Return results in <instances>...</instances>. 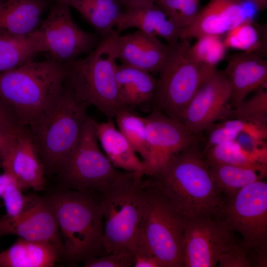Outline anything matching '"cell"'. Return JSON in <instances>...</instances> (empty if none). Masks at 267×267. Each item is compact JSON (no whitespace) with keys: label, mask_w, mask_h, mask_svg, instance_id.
I'll return each instance as SVG.
<instances>
[{"label":"cell","mask_w":267,"mask_h":267,"mask_svg":"<svg viewBox=\"0 0 267 267\" xmlns=\"http://www.w3.org/2000/svg\"><path fill=\"white\" fill-rule=\"evenodd\" d=\"M21 127L12 109L0 98V130H14Z\"/></svg>","instance_id":"cell-39"},{"label":"cell","mask_w":267,"mask_h":267,"mask_svg":"<svg viewBox=\"0 0 267 267\" xmlns=\"http://www.w3.org/2000/svg\"><path fill=\"white\" fill-rule=\"evenodd\" d=\"M66 3L77 11L95 30L104 37L115 30L125 8L119 0H50Z\"/></svg>","instance_id":"cell-25"},{"label":"cell","mask_w":267,"mask_h":267,"mask_svg":"<svg viewBox=\"0 0 267 267\" xmlns=\"http://www.w3.org/2000/svg\"><path fill=\"white\" fill-rule=\"evenodd\" d=\"M238 118L267 127V85L248 99L233 108L230 118ZM230 119V118H229Z\"/></svg>","instance_id":"cell-32"},{"label":"cell","mask_w":267,"mask_h":267,"mask_svg":"<svg viewBox=\"0 0 267 267\" xmlns=\"http://www.w3.org/2000/svg\"><path fill=\"white\" fill-rule=\"evenodd\" d=\"M203 151L223 142L235 140L238 134L226 126L222 121L213 123L208 126L202 133Z\"/></svg>","instance_id":"cell-35"},{"label":"cell","mask_w":267,"mask_h":267,"mask_svg":"<svg viewBox=\"0 0 267 267\" xmlns=\"http://www.w3.org/2000/svg\"><path fill=\"white\" fill-rule=\"evenodd\" d=\"M169 45L158 37L139 30L121 36L116 41L117 60L122 64L158 74L166 57Z\"/></svg>","instance_id":"cell-19"},{"label":"cell","mask_w":267,"mask_h":267,"mask_svg":"<svg viewBox=\"0 0 267 267\" xmlns=\"http://www.w3.org/2000/svg\"><path fill=\"white\" fill-rule=\"evenodd\" d=\"M115 118L118 129L143 162L147 155L145 118L130 108L121 110Z\"/></svg>","instance_id":"cell-28"},{"label":"cell","mask_w":267,"mask_h":267,"mask_svg":"<svg viewBox=\"0 0 267 267\" xmlns=\"http://www.w3.org/2000/svg\"><path fill=\"white\" fill-rule=\"evenodd\" d=\"M55 217L63 256L72 263L106 254L103 216L97 199L66 189L48 198Z\"/></svg>","instance_id":"cell-5"},{"label":"cell","mask_w":267,"mask_h":267,"mask_svg":"<svg viewBox=\"0 0 267 267\" xmlns=\"http://www.w3.org/2000/svg\"><path fill=\"white\" fill-rule=\"evenodd\" d=\"M215 217L226 222L241 237V245L252 267H267V183H252L224 196Z\"/></svg>","instance_id":"cell-8"},{"label":"cell","mask_w":267,"mask_h":267,"mask_svg":"<svg viewBox=\"0 0 267 267\" xmlns=\"http://www.w3.org/2000/svg\"><path fill=\"white\" fill-rule=\"evenodd\" d=\"M251 2L259 10L265 9L267 6V0H243Z\"/></svg>","instance_id":"cell-44"},{"label":"cell","mask_w":267,"mask_h":267,"mask_svg":"<svg viewBox=\"0 0 267 267\" xmlns=\"http://www.w3.org/2000/svg\"><path fill=\"white\" fill-rule=\"evenodd\" d=\"M53 2L38 30L44 52L48 53L52 60L66 65L91 51L101 37L96 33L81 29L73 18L67 4Z\"/></svg>","instance_id":"cell-12"},{"label":"cell","mask_w":267,"mask_h":267,"mask_svg":"<svg viewBox=\"0 0 267 267\" xmlns=\"http://www.w3.org/2000/svg\"><path fill=\"white\" fill-rule=\"evenodd\" d=\"M145 180L148 190L143 229L147 246L162 267H184L185 221Z\"/></svg>","instance_id":"cell-11"},{"label":"cell","mask_w":267,"mask_h":267,"mask_svg":"<svg viewBox=\"0 0 267 267\" xmlns=\"http://www.w3.org/2000/svg\"><path fill=\"white\" fill-rule=\"evenodd\" d=\"M209 164H227L247 167H267L244 150L236 141L223 142L203 151Z\"/></svg>","instance_id":"cell-29"},{"label":"cell","mask_w":267,"mask_h":267,"mask_svg":"<svg viewBox=\"0 0 267 267\" xmlns=\"http://www.w3.org/2000/svg\"><path fill=\"white\" fill-rule=\"evenodd\" d=\"M116 81L120 99L128 108L152 104L157 85V78L152 74L121 64L117 67Z\"/></svg>","instance_id":"cell-23"},{"label":"cell","mask_w":267,"mask_h":267,"mask_svg":"<svg viewBox=\"0 0 267 267\" xmlns=\"http://www.w3.org/2000/svg\"><path fill=\"white\" fill-rule=\"evenodd\" d=\"M125 8L147 6L156 3L158 0H119Z\"/></svg>","instance_id":"cell-41"},{"label":"cell","mask_w":267,"mask_h":267,"mask_svg":"<svg viewBox=\"0 0 267 267\" xmlns=\"http://www.w3.org/2000/svg\"><path fill=\"white\" fill-rule=\"evenodd\" d=\"M230 89L223 71L216 69L196 92L181 123L192 134L200 135L211 124L231 118Z\"/></svg>","instance_id":"cell-14"},{"label":"cell","mask_w":267,"mask_h":267,"mask_svg":"<svg viewBox=\"0 0 267 267\" xmlns=\"http://www.w3.org/2000/svg\"><path fill=\"white\" fill-rule=\"evenodd\" d=\"M147 155L143 163L145 176L153 177L176 155L200 136L190 132L180 122L153 108L145 117Z\"/></svg>","instance_id":"cell-13"},{"label":"cell","mask_w":267,"mask_h":267,"mask_svg":"<svg viewBox=\"0 0 267 267\" xmlns=\"http://www.w3.org/2000/svg\"><path fill=\"white\" fill-rule=\"evenodd\" d=\"M213 180L220 191L228 196L267 177V167H247L227 164H209Z\"/></svg>","instance_id":"cell-27"},{"label":"cell","mask_w":267,"mask_h":267,"mask_svg":"<svg viewBox=\"0 0 267 267\" xmlns=\"http://www.w3.org/2000/svg\"><path fill=\"white\" fill-rule=\"evenodd\" d=\"M1 166L23 191L42 190L45 169L30 132L21 127L11 134L2 148Z\"/></svg>","instance_id":"cell-15"},{"label":"cell","mask_w":267,"mask_h":267,"mask_svg":"<svg viewBox=\"0 0 267 267\" xmlns=\"http://www.w3.org/2000/svg\"><path fill=\"white\" fill-rule=\"evenodd\" d=\"M13 182H16V181L9 174L4 172L2 174H0V197L7 186Z\"/></svg>","instance_id":"cell-42"},{"label":"cell","mask_w":267,"mask_h":267,"mask_svg":"<svg viewBox=\"0 0 267 267\" xmlns=\"http://www.w3.org/2000/svg\"><path fill=\"white\" fill-rule=\"evenodd\" d=\"M61 255L50 243L19 238L0 253V267H52Z\"/></svg>","instance_id":"cell-24"},{"label":"cell","mask_w":267,"mask_h":267,"mask_svg":"<svg viewBox=\"0 0 267 267\" xmlns=\"http://www.w3.org/2000/svg\"><path fill=\"white\" fill-rule=\"evenodd\" d=\"M190 44L187 40L168 44L152 103L153 108L180 122L196 92L216 69L195 60L190 52Z\"/></svg>","instance_id":"cell-7"},{"label":"cell","mask_w":267,"mask_h":267,"mask_svg":"<svg viewBox=\"0 0 267 267\" xmlns=\"http://www.w3.org/2000/svg\"><path fill=\"white\" fill-rule=\"evenodd\" d=\"M16 182L10 184L0 197L6 210L5 215L14 218L21 214L29 206L33 194L26 195Z\"/></svg>","instance_id":"cell-34"},{"label":"cell","mask_w":267,"mask_h":267,"mask_svg":"<svg viewBox=\"0 0 267 267\" xmlns=\"http://www.w3.org/2000/svg\"><path fill=\"white\" fill-rule=\"evenodd\" d=\"M132 28L162 38L168 44L178 42L182 31L156 3L141 7L125 8L116 23L115 29L121 33Z\"/></svg>","instance_id":"cell-20"},{"label":"cell","mask_w":267,"mask_h":267,"mask_svg":"<svg viewBox=\"0 0 267 267\" xmlns=\"http://www.w3.org/2000/svg\"><path fill=\"white\" fill-rule=\"evenodd\" d=\"M95 122L88 117L77 144L59 173L67 189L88 194L99 200L123 171L116 168L101 150Z\"/></svg>","instance_id":"cell-9"},{"label":"cell","mask_w":267,"mask_h":267,"mask_svg":"<svg viewBox=\"0 0 267 267\" xmlns=\"http://www.w3.org/2000/svg\"><path fill=\"white\" fill-rule=\"evenodd\" d=\"M116 29L101 38L96 46L84 57L66 65L65 85L88 107L92 105L107 119L129 108L120 99L116 81L117 67Z\"/></svg>","instance_id":"cell-4"},{"label":"cell","mask_w":267,"mask_h":267,"mask_svg":"<svg viewBox=\"0 0 267 267\" xmlns=\"http://www.w3.org/2000/svg\"><path fill=\"white\" fill-rule=\"evenodd\" d=\"M44 52L38 30L25 36L0 34V73L16 68Z\"/></svg>","instance_id":"cell-26"},{"label":"cell","mask_w":267,"mask_h":267,"mask_svg":"<svg viewBox=\"0 0 267 267\" xmlns=\"http://www.w3.org/2000/svg\"><path fill=\"white\" fill-rule=\"evenodd\" d=\"M88 106L65 85L29 131L45 172L59 173L80 138Z\"/></svg>","instance_id":"cell-6"},{"label":"cell","mask_w":267,"mask_h":267,"mask_svg":"<svg viewBox=\"0 0 267 267\" xmlns=\"http://www.w3.org/2000/svg\"><path fill=\"white\" fill-rule=\"evenodd\" d=\"M241 252H246L240 241L220 218L202 217L185 221L184 267H221L230 256Z\"/></svg>","instance_id":"cell-10"},{"label":"cell","mask_w":267,"mask_h":267,"mask_svg":"<svg viewBox=\"0 0 267 267\" xmlns=\"http://www.w3.org/2000/svg\"><path fill=\"white\" fill-rule=\"evenodd\" d=\"M21 128V127H20ZM19 128L14 130H0V166H1V152L3 146L8 137L13 132Z\"/></svg>","instance_id":"cell-43"},{"label":"cell","mask_w":267,"mask_h":267,"mask_svg":"<svg viewBox=\"0 0 267 267\" xmlns=\"http://www.w3.org/2000/svg\"><path fill=\"white\" fill-rule=\"evenodd\" d=\"M200 0H158L156 2L178 28L183 30L193 21L199 11Z\"/></svg>","instance_id":"cell-33"},{"label":"cell","mask_w":267,"mask_h":267,"mask_svg":"<svg viewBox=\"0 0 267 267\" xmlns=\"http://www.w3.org/2000/svg\"><path fill=\"white\" fill-rule=\"evenodd\" d=\"M221 121L237 134L244 133L255 138L267 140V127L238 118H230Z\"/></svg>","instance_id":"cell-37"},{"label":"cell","mask_w":267,"mask_h":267,"mask_svg":"<svg viewBox=\"0 0 267 267\" xmlns=\"http://www.w3.org/2000/svg\"><path fill=\"white\" fill-rule=\"evenodd\" d=\"M223 72L229 85L232 108L237 107L249 93L267 85V61L256 53L232 54Z\"/></svg>","instance_id":"cell-18"},{"label":"cell","mask_w":267,"mask_h":267,"mask_svg":"<svg viewBox=\"0 0 267 267\" xmlns=\"http://www.w3.org/2000/svg\"><path fill=\"white\" fill-rule=\"evenodd\" d=\"M251 18L243 0H210L199 10L192 23L182 30L180 40H190L205 35L223 36Z\"/></svg>","instance_id":"cell-17"},{"label":"cell","mask_w":267,"mask_h":267,"mask_svg":"<svg viewBox=\"0 0 267 267\" xmlns=\"http://www.w3.org/2000/svg\"><path fill=\"white\" fill-rule=\"evenodd\" d=\"M95 133L102 151L117 169L145 176L144 164L112 119L95 122Z\"/></svg>","instance_id":"cell-22"},{"label":"cell","mask_w":267,"mask_h":267,"mask_svg":"<svg viewBox=\"0 0 267 267\" xmlns=\"http://www.w3.org/2000/svg\"><path fill=\"white\" fill-rule=\"evenodd\" d=\"M50 0H3L0 2V34L25 36L38 29Z\"/></svg>","instance_id":"cell-21"},{"label":"cell","mask_w":267,"mask_h":267,"mask_svg":"<svg viewBox=\"0 0 267 267\" xmlns=\"http://www.w3.org/2000/svg\"><path fill=\"white\" fill-rule=\"evenodd\" d=\"M3 0H0V2H1Z\"/></svg>","instance_id":"cell-45"},{"label":"cell","mask_w":267,"mask_h":267,"mask_svg":"<svg viewBox=\"0 0 267 267\" xmlns=\"http://www.w3.org/2000/svg\"><path fill=\"white\" fill-rule=\"evenodd\" d=\"M145 178L185 221L215 217L224 198L211 176L201 135L175 156L158 174Z\"/></svg>","instance_id":"cell-1"},{"label":"cell","mask_w":267,"mask_h":267,"mask_svg":"<svg viewBox=\"0 0 267 267\" xmlns=\"http://www.w3.org/2000/svg\"><path fill=\"white\" fill-rule=\"evenodd\" d=\"M134 267H162L159 261L153 255L135 254Z\"/></svg>","instance_id":"cell-40"},{"label":"cell","mask_w":267,"mask_h":267,"mask_svg":"<svg viewBox=\"0 0 267 267\" xmlns=\"http://www.w3.org/2000/svg\"><path fill=\"white\" fill-rule=\"evenodd\" d=\"M145 176L123 171L100 197L103 243L106 253L149 254L144 236L148 208Z\"/></svg>","instance_id":"cell-2"},{"label":"cell","mask_w":267,"mask_h":267,"mask_svg":"<svg viewBox=\"0 0 267 267\" xmlns=\"http://www.w3.org/2000/svg\"><path fill=\"white\" fill-rule=\"evenodd\" d=\"M235 140L244 150L260 163L267 165V143L266 140L255 138L244 133H239Z\"/></svg>","instance_id":"cell-38"},{"label":"cell","mask_w":267,"mask_h":267,"mask_svg":"<svg viewBox=\"0 0 267 267\" xmlns=\"http://www.w3.org/2000/svg\"><path fill=\"white\" fill-rule=\"evenodd\" d=\"M134 254L128 252L106 253L83 262L85 267H134Z\"/></svg>","instance_id":"cell-36"},{"label":"cell","mask_w":267,"mask_h":267,"mask_svg":"<svg viewBox=\"0 0 267 267\" xmlns=\"http://www.w3.org/2000/svg\"><path fill=\"white\" fill-rule=\"evenodd\" d=\"M66 65L34 59L0 73V98L30 131L65 85Z\"/></svg>","instance_id":"cell-3"},{"label":"cell","mask_w":267,"mask_h":267,"mask_svg":"<svg viewBox=\"0 0 267 267\" xmlns=\"http://www.w3.org/2000/svg\"><path fill=\"white\" fill-rule=\"evenodd\" d=\"M196 42L190 46L193 58L204 65L216 67L225 57L227 48L223 36L205 35L196 38Z\"/></svg>","instance_id":"cell-31"},{"label":"cell","mask_w":267,"mask_h":267,"mask_svg":"<svg viewBox=\"0 0 267 267\" xmlns=\"http://www.w3.org/2000/svg\"><path fill=\"white\" fill-rule=\"evenodd\" d=\"M16 235L20 238L50 243L63 255V247L55 217L48 198L33 195L28 207L16 217H0V237Z\"/></svg>","instance_id":"cell-16"},{"label":"cell","mask_w":267,"mask_h":267,"mask_svg":"<svg viewBox=\"0 0 267 267\" xmlns=\"http://www.w3.org/2000/svg\"><path fill=\"white\" fill-rule=\"evenodd\" d=\"M251 19L229 30L223 36L225 46L240 52L257 53L262 46L260 33Z\"/></svg>","instance_id":"cell-30"}]
</instances>
